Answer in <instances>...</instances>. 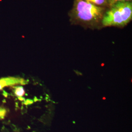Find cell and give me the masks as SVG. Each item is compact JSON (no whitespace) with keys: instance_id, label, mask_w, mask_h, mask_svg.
I'll return each mask as SVG.
<instances>
[{"instance_id":"1","label":"cell","mask_w":132,"mask_h":132,"mask_svg":"<svg viewBox=\"0 0 132 132\" xmlns=\"http://www.w3.org/2000/svg\"><path fill=\"white\" fill-rule=\"evenodd\" d=\"M105 12L103 6L94 5L84 0H75L70 16L72 21L76 23L95 26L101 23Z\"/></svg>"},{"instance_id":"2","label":"cell","mask_w":132,"mask_h":132,"mask_svg":"<svg viewBox=\"0 0 132 132\" xmlns=\"http://www.w3.org/2000/svg\"><path fill=\"white\" fill-rule=\"evenodd\" d=\"M132 19V2L119 1L105 12L101 23L103 27H124Z\"/></svg>"},{"instance_id":"3","label":"cell","mask_w":132,"mask_h":132,"mask_svg":"<svg viewBox=\"0 0 132 132\" xmlns=\"http://www.w3.org/2000/svg\"><path fill=\"white\" fill-rule=\"evenodd\" d=\"M28 83V80L17 77H7L0 79V90L6 86L15 85H26Z\"/></svg>"},{"instance_id":"4","label":"cell","mask_w":132,"mask_h":132,"mask_svg":"<svg viewBox=\"0 0 132 132\" xmlns=\"http://www.w3.org/2000/svg\"><path fill=\"white\" fill-rule=\"evenodd\" d=\"M86 2H89L94 5L102 6L106 5H108L107 0H84Z\"/></svg>"},{"instance_id":"5","label":"cell","mask_w":132,"mask_h":132,"mask_svg":"<svg viewBox=\"0 0 132 132\" xmlns=\"http://www.w3.org/2000/svg\"><path fill=\"white\" fill-rule=\"evenodd\" d=\"M14 93L18 97H22L24 94V90L22 86H16L14 87Z\"/></svg>"},{"instance_id":"6","label":"cell","mask_w":132,"mask_h":132,"mask_svg":"<svg viewBox=\"0 0 132 132\" xmlns=\"http://www.w3.org/2000/svg\"><path fill=\"white\" fill-rule=\"evenodd\" d=\"M6 113V110L2 107H0V119H3L5 118Z\"/></svg>"},{"instance_id":"7","label":"cell","mask_w":132,"mask_h":132,"mask_svg":"<svg viewBox=\"0 0 132 132\" xmlns=\"http://www.w3.org/2000/svg\"><path fill=\"white\" fill-rule=\"evenodd\" d=\"M132 0H107V4L109 7H111L112 5H113L116 2L119 1H130Z\"/></svg>"}]
</instances>
